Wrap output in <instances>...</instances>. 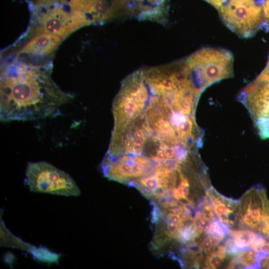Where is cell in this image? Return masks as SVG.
Listing matches in <instances>:
<instances>
[{
    "mask_svg": "<svg viewBox=\"0 0 269 269\" xmlns=\"http://www.w3.org/2000/svg\"><path fill=\"white\" fill-rule=\"evenodd\" d=\"M72 98L43 71L25 67L9 69L1 75L0 120L29 121L53 117Z\"/></svg>",
    "mask_w": 269,
    "mask_h": 269,
    "instance_id": "cell-1",
    "label": "cell"
},
{
    "mask_svg": "<svg viewBox=\"0 0 269 269\" xmlns=\"http://www.w3.org/2000/svg\"><path fill=\"white\" fill-rule=\"evenodd\" d=\"M265 0H226L218 9L225 25L243 38L253 36L266 25L263 4Z\"/></svg>",
    "mask_w": 269,
    "mask_h": 269,
    "instance_id": "cell-2",
    "label": "cell"
},
{
    "mask_svg": "<svg viewBox=\"0 0 269 269\" xmlns=\"http://www.w3.org/2000/svg\"><path fill=\"white\" fill-rule=\"evenodd\" d=\"M25 181L34 192L78 196L81 191L66 172L46 161L28 162Z\"/></svg>",
    "mask_w": 269,
    "mask_h": 269,
    "instance_id": "cell-3",
    "label": "cell"
},
{
    "mask_svg": "<svg viewBox=\"0 0 269 269\" xmlns=\"http://www.w3.org/2000/svg\"><path fill=\"white\" fill-rule=\"evenodd\" d=\"M187 59L204 89L233 74V56L226 49L204 47L189 55Z\"/></svg>",
    "mask_w": 269,
    "mask_h": 269,
    "instance_id": "cell-4",
    "label": "cell"
},
{
    "mask_svg": "<svg viewBox=\"0 0 269 269\" xmlns=\"http://www.w3.org/2000/svg\"><path fill=\"white\" fill-rule=\"evenodd\" d=\"M240 96L250 112L260 137L269 138V82L254 80L245 88Z\"/></svg>",
    "mask_w": 269,
    "mask_h": 269,
    "instance_id": "cell-5",
    "label": "cell"
},
{
    "mask_svg": "<svg viewBox=\"0 0 269 269\" xmlns=\"http://www.w3.org/2000/svg\"><path fill=\"white\" fill-rule=\"evenodd\" d=\"M238 210L240 220L261 233L269 217V201L265 191L259 187L248 191L239 203Z\"/></svg>",
    "mask_w": 269,
    "mask_h": 269,
    "instance_id": "cell-6",
    "label": "cell"
},
{
    "mask_svg": "<svg viewBox=\"0 0 269 269\" xmlns=\"http://www.w3.org/2000/svg\"><path fill=\"white\" fill-rule=\"evenodd\" d=\"M88 23L86 14L82 11L73 9L68 13L59 7L47 10L42 15L41 26L44 32L65 37L80 26Z\"/></svg>",
    "mask_w": 269,
    "mask_h": 269,
    "instance_id": "cell-7",
    "label": "cell"
},
{
    "mask_svg": "<svg viewBox=\"0 0 269 269\" xmlns=\"http://www.w3.org/2000/svg\"><path fill=\"white\" fill-rule=\"evenodd\" d=\"M129 16L138 20L164 22L166 0H117Z\"/></svg>",
    "mask_w": 269,
    "mask_h": 269,
    "instance_id": "cell-8",
    "label": "cell"
},
{
    "mask_svg": "<svg viewBox=\"0 0 269 269\" xmlns=\"http://www.w3.org/2000/svg\"><path fill=\"white\" fill-rule=\"evenodd\" d=\"M2 221L0 223V244L1 246H8L13 248L23 249L30 253L35 258L42 261L48 263L57 262L60 256L50 252L46 248H37L26 244L22 240L11 234L4 226Z\"/></svg>",
    "mask_w": 269,
    "mask_h": 269,
    "instance_id": "cell-9",
    "label": "cell"
},
{
    "mask_svg": "<svg viewBox=\"0 0 269 269\" xmlns=\"http://www.w3.org/2000/svg\"><path fill=\"white\" fill-rule=\"evenodd\" d=\"M62 37L49 33L43 32L32 38L22 48V53L46 55L50 54L60 44Z\"/></svg>",
    "mask_w": 269,
    "mask_h": 269,
    "instance_id": "cell-10",
    "label": "cell"
},
{
    "mask_svg": "<svg viewBox=\"0 0 269 269\" xmlns=\"http://www.w3.org/2000/svg\"><path fill=\"white\" fill-rule=\"evenodd\" d=\"M228 232L233 237L235 245L241 250L250 248L257 235L255 232L249 230H229Z\"/></svg>",
    "mask_w": 269,
    "mask_h": 269,
    "instance_id": "cell-11",
    "label": "cell"
},
{
    "mask_svg": "<svg viewBox=\"0 0 269 269\" xmlns=\"http://www.w3.org/2000/svg\"><path fill=\"white\" fill-rule=\"evenodd\" d=\"M106 0H70L73 9L80 10L84 13L93 14V19L95 21L96 9L102 2Z\"/></svg>",
    "mask_w": 269,
    "mask_h": 269,
    "instance_id": "cell-12",
    "label": "cell"
},
{
    "mask_svg": "<svg viewBox=\"0 0 269 269\" xmlns=\"http://www.w3.org/2000/svg\"><path fill=\"white\" fill-rule=\"evenodd\" d=\"M227 225L217 220H213L206 234L217 241H222L228 233Z\"/></svg>",
    "mask_w": 269,
    "mask_h": 269,
    "instance_id": "cell-13",
    "label": "cell"
},
{
    "mask_svg": "<svg viewBox=\"0 0 269 269\" xmlns=\"http://www.w3.org/2000/svg\"><path fill=\"white\" fill-rule=\"evenodd\" d=\"M197 237L195 229L192 224L185 225L178 231L177 238L182 243H188Z\"/></svg>",
    "mask_w": 269,
    "mask_h": 269,
    "instance_id": "cell-14",
    "label": "cell"
},
{
    "mask_svg": "<svg viewBox=\"0 0 269 269\" xmlns=\"http://www.w3.org/2000/svg\"><path fill=\"white\" fill-rule=\"evenodd\" d=\"M226 254L211 252L208 254L205 263L207 269H216L222 263Z\"/></svg>",
    "mask_w": 269,
    "mask_h": 269,
    "instance_id": "cell-15",
    "label": "cell"
},
{
    "mask_svg": "<svg viewBox=\"0 0 269 269\" xmlns=\"http://www.w3.org/2000/svg\"><path fill=\"white\" fill-rule=\"evenodd\" d=\"M189 190V183L185 178L181 183L173 189L174 197L177 200L187 198Z\"/></svg>",
    "mask_w": 269,
    "mask_h": 269,
    "instance_id": "cell-16",
    "label": "cell"
},
{
    "mask_svg": "<svg viewBox=\"0 0 269 269\" xmlns=\"http://www.w3.org/2000/svg\"><path fill=\"white\" fill-rule=\"evenodd\" d=\"M219 243V241L207 236V237L203 240L200 245L203 251L206 253L209 254L212 251L213 247L218 245Z\"/></svg>",
    "mask_w": 269,
    "mask_h": 269,
    "instance_id": "cell-17",
    "label": "cell"
},
{
    "mask_svg": "<svg viewBox=\"0 0 269 269\" xmlns=\"http://www.w3.org/2000/svg\"><path fill=\"white\" fill-rule=\"evenodd\" d=\"M186 247L187 251L192 258H195L197 255L201 253L203 251L201 245L194 241L189 243Z\"/></svg>",
    "mask_w": 269,
    "mask_h": 269,
    "instance_id": "cell-18",
    "label": "cell"
},
{
    "mask_svg": "<svg viewBox=\"0 0 269 269\" xmlns=\"http://www.w3.org/2000/svg\"><path fill=\"white\" fill-rule=\"evenodd\" d=\"M213 210L211 206L207 204L203 206L201 213L204 217L213 221L215 218Z\"/></svg>",
    "mask_w": 269,
    "mask_h": 269,
    "instance_id": "cell-19",
    "label": "cell"
},
{
    "mask_svg": "<svg viewBox=\"0 0 269 269\" xmlns=\"http://www.w3.org/2000/svg\"><path fill=\"white\" fill-rule=\"evenodd\" d=\"M166 219L167 221H171L178 225L179 227V229L182 227V220L180 215L170 212L166 215Z\"/></svg>",
    "mask_w": 269,
    "mask_h": 269,
    "instance_id": "cell-20",
    "label": "cell"
},
{
    "mask_svg": "<svg viewBox=\"0 0 269 269\" xmlns=\"http://www.w3.org/2000/svg\"><path fill=\"white\" fill-rule=\"evenodd\" d=\"M134 186L146 198H150L153 196V192L142 184L138 182L134 183Z\"/></svg>",
    "mask_w": 269,
    "mask_h": 269,
    "instance_id": "cell-21",
    "label": "cell"
},
{
    "mask_svg": "<svg viewBox=\"0 0 269 269\" xmlns=\"http://www.w3.org/2000/svg\"><path fill=\"white\" fill-rule=\"evenodd\" d=\"M227 267L228 269H236L246 267L241 259L237 256L230 261Z\"/></svg>",
    "mask_w": 269,
    "mask_h": 269,
    "instance_id": "cell-22",
    "label": "cell"
},
{
    "mask_svg": "<svg viewBox=\"0 0 269 269\" xmlns=\"http://www.w3.org/2000/svg\"><path fill=\"white\" fill-rule=\"evenodd\" d=\"M263 8L266 26L269 29V0H265Z\"/></svg>",
    "mask_w": 269,
    "mask_h": 269,
    "instance_id": "cell-23",
    "label": "cell"
},
{
    "mask_svg": "<svg viewBox=\"0 0 269 269\" xmlns=\"http://www.w3.org/2000/svg\"><path fill=\"white\" fill-rule=\"evenodd\" d=\"M153 206V209L151 213V221L154 223L158 220L159 217L160 216V211L154 204Z\"/></svg>",
    "mask_w": 269,
    "mask_h": 269,
    "instance_id": "cell-24",
    "label": "cell"
},
{
    "mask_svg": "<svg viewBox=\"0 0 269 269\" xmlns=\"http://www.w3.org/2000/svg\"><path fill=\"white\" fill-rule=\"evenodd\" d=\"M218 9L226 0H204Z\"/></svg>",
    "mask_w": 269,
    "mask_h": 269,
    "instance_id": "cell-25",
    "label": "cell"
}]
</instances>
